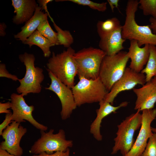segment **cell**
Wrapping results in <instances>:
<instances>
[{
    "label": "cell",
    "mask_w": 156,
    "mask_h": 156,
    "mask_svg": "<svg viewBox=\"0 0 156 156\" xmlns=\"http://www.w3.org/2000/svg\"><path fill=\"white\" fill-rule=\"evenodd\" d=\"M78 77L79 82L71 88L77 106L99 103L109 92L99 77L92 79Z\"/></svg>",
    "instance_id": "277c9868"
},
{
    "label": "cell",
    "mask_w": 156,
    "mask_h": 156,
    "mask_svg": "<svg viewBox=\"0 0 156 156\" xmlns=\"http://www.w3.org/2000/svg\"><path fill=\"white\" fill-rule=\"evenodd\" d=\"M128 54L131 62L129 67L133 71L140 73L148 62L150 55V45L146 44L141 48L138 42L134 40H130V45Z\"/></svg>",
    "instance_id": "2e32d148"
},
{
    "label": "cell",
    "mask_w": 156,
    "mask_h": 156,
    "mask_svg": "<svg viewBox=\"0 0 156 156\" xmlns=\"http://www.w3.org/2000/svg\"><path fill=\"white\" fill-rule=\"evenodd\" d=\"M48 74L51 83L45 89L53 92L58 97L62 106L61 118L66 120L70 117L77 107L72 89L62 83L51 72L48 71Z\"/></svg>",
    "instance_id": "9c48e42d"
},
{
    "label": "cell",
    "mask_w": 156,
    "mask_h": 156,
    "mask_svg": "<svg viewBox=\"0 0 156 156\" xmlns=\"http://www.w3.org/2000/svg\"><path fill=\"white\" fill-rule=\"evenodd\" d=\"M133 90L137 96L134 109L142 111L154 108L156 102V86L151 81L140 88Z\"/></svg>",
    "instance_id": "9a60e30c"
},
{
    "label": "cell",
    "mask_w": 156,
    "mask_h": 156,
    "mask_svg": "<svg viewBox=\"0 0 156 156\" xmlns=\"http://www.w3.org/2000/svg\"><path fill=\"white\" fill-rule=\"evenodd\" d=\"M139 5L137 0L127 1L125 20L122 27V37L126 40H136L140 47L147 44L156 46V35L153 33L149 25H139L135 21V13Z\"/></svg>",
    "instance_id": "6da1fadb"
},
{
    "label": "cell",
    "mask_w": 156,
    "mask_h": 156,
    "mask_svg": "<svg viewBox=\"0 0 156 156\" xmlns=\"http://www.w3.org/2000/svg\"><path fill=\"white\" fill-rule=\"evenodd\" d=\"M155 46L150 45V55L145 67L140 73L146 74V83L156 77V49Z\"/></svg>",
    "instance_id": "7402d4cb"
},
{
    "label": "cell",
    "mask_w": 156,
    "mask_h": 156,
    "mask_svg": "<svg viewBox=\"0 0 156 156\" xmlns=\"http://www.w3.org/2000/svg\"><path fill=\"white\" fill-rule=\"evenodd\" d=\"M141 128L134 143L124 156H141L146 146L148 140L153 134L151 124L156 117V108L142 111Z\"/></svg>",
    "instance_id": "4fadbf2b"
},
{
    "label": "cell",
    "mask_w": 156,
    "mask_h": 156,
    "mask_svg": "<svg viewBox=\"0 0 156 156\" xmlns=\"http://www.w3.org/2000/svg\"><path fill=\"white\" fill-rule=\"evenodd\" d=\"M27 131V129L20 123L12 121L3 131L1 136L4 140L0 143V149L16 156H22L23 150L20 143Z\"/></svg>",
    "instance_id": "30bf717a"
},
{
    "label": "cell",
    "mask_w": 156,
    "mask_h": 156,
    "mask_svg": "<svg viewBox=\"0 0 156 156\" xmlns=\"http://www.w3.org/2000/svg\"><path fill=\"white\" fill-rule=\"evenodd\" d=\"M41 7L38 5L33 16L21 28V30L14 35V38L23 43L37 29L40 24L47 19L48 14L42 11Z\"/></svg>",
    "instance_id": "d6986e66"
},
{
    "label": "cell",
    "mask_w": 156,
    "mask_h": 156,
    "mask_svg": "<svg viewBox=\"0 0 156 156\" xmlns=\"http://www.w3.org/2000/svg\"><path fill=\"white\" fill-rule=\"evenodd\" d=\"M151 81L156 86V77H153Z\"/></svg>",
    "instance_id": "8d00e7d4"
},
{
    "label": "cell",
    "mask_w": 156,
    "mask_h": 156,
    "mask_svg": "<svg viewBox=\"0 0 156 156\" xmlns=\"http://www.w3.org/2000/svg\"><path fill=\"white\" fill-rule=\"evenodd\" d=\"M37 30L44 36L48 39L55 45H59L57 34L51 28L48 19L42 21L38 27Z\"/></svg>",
    "instance_id": "603a6c76"
},
{
    "label": "cell",
    "mask_w": 156,
    "mask_h": 156,
    "mask_svg": "<svg viewBox=\"0 0 156 156\" xmlns=\"http://www.w3.org/2000/svg\"><path fill=\"white\" fill-rule=\"evenodd\" d=\"M129 59L128 52L124 51L113 55H106L103 59L99 77L109 92L123 75Z\"/></svg>",
    "instance_id": "52a82bcc"
},
{
    "label": "cell",
    "mask_w": 156,
    "mask_h": 156,
    "mask_svg": "<svg viewBox=\"0 0 156 156\" xmlns=\"http://www.w3.org/2000/svg\"><path fill=\"white\" fill-rule=\"evenodd\" d=\"M156 49V46L155 47Z\"/></svg>",
    "instance_id": "f35d334b"
},
{
    "label": "cell",
    "mask_w": 156,
    "mask_h": 156,
    "mask_svg": "<svg viewBox=\"0 0 156 156\" xmlns=\"http://www.w3.org/2000/svg\"><path fill=\"white\" fill-rule=\"evenodd\" d=\"M23 96L21 94L12 93L10 96L11 109L13 112L12 121L21 123L28 121L33 126L40 131H46L47 127L40 124L35 120L32 115L34 107L29 105L25 102Z\"/></svg>",
    "instance_id": "7c38bea8"
},
{
    "label": "cell",
    "mask_w": 156,
    "mask_h": 156,
    "mask_svg": "<svg viewBox=\"0 0 156 156\" xmlns=\"http://www.w3.org/2000/svg\"><path fill=\"white\" fill-rule=\"evenodd\" d=\"M28 45L30 48L33 45L38 47L42 50L44 57H49L51 54L50 48L55 44L42 36L36 30L23 43Z\"/></svg>",
    "instance_id": "ffe728a7"
},
{
    "label": "cell",
    "mask_w": 156,
    "mask_h": 156,
    "mask_svg": "<svg viewBox=\"0 0 156 156\" xmlns=\"http://www.w3.org/2000/svg\"><path fill=\"white\" fill-rule=\"evenodd\" d=\"M0 77H5L15 81L19 80L16 75H12L8 72L6 69L5 65L3 63L0 64Z\"/></svg>",
    "instance_id": "83f0119b"
},
{
    "label": "cell",
    "mask_w": 156,
    "mask_h": 156,
    "mask_svg": "<svg viewBox=\"0 0 156 156\" xmlns=\"http://www.w3.org/2000/svg\"><path fill=\"white\" fill-rule=\"evenodd\" d=\"M128 103L124 101L117 106H114L109 103L103 100L99 103V108L96 110V116L90 125V131L94 138L98 141L102 140L100 132V127L103 118L112 113H115L116 111L122 107L127 106Z\"/></svg>",
    "instance_id": "5bb4252c"
},
{
    "label": "cell",
    "mask_w": 156,
    "mask_h": 156,
    "mask_svg": "<svg viewBox=\"0 0 156 156\" xmlns=\"http://www.w3.org/2000/svg\"><path fill=\"white\" fill-rule=\"evenodd\" d=\"M122 27L120 20L116 17L108 19L104 21H99L96 25L97 31L100 39L121 28Z\"/></svg>",
    "instance_id": "44dd1931"
},
{
    "label": "cell",
    "mask_w": 156,
    "mask_h": 156,
    "mask_svg": "<svg viewBox=\"0 0 156 156\" xmlns=\"http://www.w3.org/2000/svg\"><path fill=\"white\" fill-rule=\"evenodd\" d=\"M51 20L57 31L59 45H63L67 48L70 47L74 42V38L70 32L68 30H62L55 24L52 18Z\"/></svg>",
    "instance_id": "cb8c5ba5"
},
{
    "label": "cell",
    "mask_w": 156,
    "mask_h": 156,
    "mask_svg": "<svg viewBox=\"0 0 156 156\" xmlns=\"http://www.w3.org/2000/svg\"><path fill=\"white\" fill-rule=\"evenodd\" d=\"M138 109L126 117L117 125L116 137L114 139V143L111 154L114 155L120 151L124 156L130 150L135 141L134 136L135 132L141 127L142 122V114Z\"/></svg>",
    "instance_id": "3957f363"
},
{
    "label": "cell",
    "mask_w": 156,
    "mask_h": 156,
    "mask_svg": "<svg viewBox=\"0 0 156 156\" xmlns=\"http://www.w3.org/2000/svg\"><path fill=\"white\" fill-rule=\"evenodd\" d=\"M149 21L150 23V24L149 25V27L153 33L156 35V18L151 16L149 19Z\"/></svg>",
    "instance_id": "d6a6232c"
},
{
    "label": "cell",
    "mask_w": 156,
    "mask_h": 156,
    "mask_svg": "<svg viewBox=\"0 0 156 156\" xmlns=\"http://www.w3.org/2000/svg\"><path fill=\"white\" fill-rule=\"evenodd\" d=\"M52 0H38L37 1L39 4V6L41 7L42 10H45L46 13H47L51 19L52 18L50 16L47 8V3Z\"/></svg>",
    "instance_id": "1f68e13d"
},
{
    "label": "cell",
    "mask_w": 156,
    "mask_h": 156,
    "mask_svg": "<svg viewBox=\"0 0 156 156\" xmlns=\"http://www.w3.org/2000/svg\"><path fill=\"white\" fill-rule=\"evenodd\" d=\"M19 58L25 66L26 72L24 77L18 80L20 85L16 88L17 92L23 96L30 93H40L42 90L41 83L44 79L43 70L35 66V58L33 54L25 52L19 55Z\"/></svg>",
    "instance_id": "5b68a950"
},
{
    "label": "cell",
    "mask_w": 156,
    "mask_h": 156,
    "mask_svg": "<svg viewBox=\"0 0 156 156\" xmlns=\"http://www.w3.org/2000/svg\"><path fill=\"white\" fill-rule=\"evenodd\" d=\"M6 25L4 23H1L0 24V36L3 37L5 36L6 32L5 31L6 28Z\"/></svg>",
    "instance_id": "e575fe53"
},
{
    "label": "cell",
    "mask_w": 156,
    "mask_h": 156,
    "mask_svg": "<svg viewBox=\"0 0 156 156\" xmlns=\"http://www.w3.org/2000/svg\"><path fill=\"white\" fill-rule=\"evenodd\" d=\"M56 1H70L80 5L88 6L92 9L101 12L105 11L107 9V2L97 3L89 0H64Z\"/></svg>",
    "instance_id": "484cf974"
},
{
    "label": "cell",
    "mask_w": 156,
    "mask_h": 156,
    "mask_svg": "<svg viewBox=\"0 0 156 156\" xmlns=\"http://www.w3.org/2000/svg\"><path fill=\"white\" fill-rule=\"evenodd\" d=\"M151 128L152 132L156 133V128L151 127Z\"/></svg>",
    "instance_id": "74e56055"
},
{
    "label": "cell",
    "mask_w": 156,
    "mask_h": 156,
    "mask_svg": "<svg viewBox=\"0 0 156 156\" xmlns=\"http://www.w3.org/2000/svg\"><path fill=\"white\" fill-rule=\"evenodd\" d=\"M40 131V137L31 146L30 153L38 155L45 152L52 154L57 151L65 152L73 146V142L66 139L65 132L60 129L58 132L54 133V130L50 129L48 132Z\"/></svg>",
    "instance_id": "ba28073f"
},
{
    "label": "cell",
    "mask_w": 156,
    "mask_h": 156,
    "mask_svg": "<svg viewBox=\"0 0 156 156\" xmlns=\"http://www.w3.org/2000/svg\"><path fill=\"white\" fill-rule=\"evenodd\" d=\"M0 156H16L11 154L6 151L0 149Z\"/></svg>",
    "instance_id": "d590c367"
},
{
    "label": "cell",
    "mask_w": 156,
    "mask_h": 156,
    "mask_svg": "<svg viewBox=\"0 0 156 156\" xmlns=\"http://www.w3.org/2000/svg\"><path fill=\"white\" fill-rule=\"evenodd\" d=\"M138 2V7L144 15H151L156 18V0H140Z\"/></svg>",
    "instance_id": "d4e9b609"
},
{
    "label": "cell",
    "mask_w": 156,
    "mask_h": 156,
    "mask_svg": "<svg viewBox=\"0 0 156 156\" xmlns=\"http://www.w3.org/2000/svg\"><path fill=\"white\" fill-rule=\"evenodd\" d=\"M121 31L122 28L100 39L99 47L106 55H114L124 49L123 44L126 40L122 37Z\"/></svg>",
    "instance_id": "ac0fdd59"
},
{
    "label": "cell",
    "mask_w": 156,
    "mask_h": 156,
    "mask_svg": "<svg viewBox=\"0 0 156 156\" xmlns=\"http://www.w3.org/2000/svg\"><path fill=\"white\" fill-rule=\"evenodd\" d=\"M106 53L100 49L90 47L75 52L74 58L77 67V75L88 79L99 77L100 66Z\"/></svg>",
    "instance_id": "8992f818"
},
{
    "label": "cell",
    "mask_w": 156,
    "mask_h": 156,
    "mask_svg": "<svg viewBox=\"0 0 156 156\" xmlns=\"http://www.w3.org/2000/svg\"><path fill=\"white\" fill-rule=\"evenodd\" d=\"M11 104L9 101L5 103H0V113H5L6 114L10 113L11 111L8 109L11 108Z\"/></svg>",
    "instance_id": "4dcf8cb0"
},
{
    "label": "cell",
    "mask_w": 156,
    "mask_h": 156,
    "mask_svg": "<svg viewBox=\"0 0 156 156\" xmlns=\"http://www.w3.org/2000/svg\"><path fill=\"white\" fill-rule=\"evenodd\" d=\"M75 50L71 47L60 53L53 52L46 64L48 71L69 88L75 85V78L77 75V67L74 58Z\"/></svg>",
    "instance_id": "7a4b0ae2"
},
{
    "label": "cell",
    "mask_w": 156,
    "mask_h": 156,
    "mask_svg": "<svg viewBox=\"0 0 156 156\" xmlns=\"http://www.w3.org/2000/svg\"><path fill=\"white\" fill-rule=\"evenodd\" d=\"M141 156H156V133H154L149 138Z\"/></svg>",
    "instance_id": "4316f807"
},
{
    "label": "cell",
    "mask_w": 156,
    "mask_h": 156,
    "mask_svg": "<svg viewBox=\"0 0 156 156\" xmlns=\"http://www.w3.org/2000/svg\"><path fill=\"white\" fill-rule=\"evenodd\" d=\"M12 113L10 112L6 114L5 119L0 125V135H1L3 131L12 121Z\"/></svg>",
    "instance_id": "f1b7e54d"
},
{
    "label": "cell",
    "mask_w": 156,
    "mask_h": 156,
    "mask_svg": "<svg viewBox=\"0 0 156 156\" xmlns=\"http://www.w3.org/2000/svg\"><path fill=\"white\" fill-rule=\"evenodd\" d=\"M146 83L144 74L136 72L129 67H126L122 76L114 84L103 100L113 105L115 98L120 92L133 89L138 84L142 86Z\"/></svg>",
    "instance_id": "8fae6325"
},
{
    "label": "cell",
    "mask_w": 156,
    "mask_h": 156,
    "mask_svg": "<svg viewBox=\"0 0 156 156\" xmlns=\"http://www.w3.org/2000/svg\"><path fill=\"white\" fill-rule=\"evenodd\" d=\"M12 5L16 15L12 18L16 25L26 23L33 16L38 5L35 0H12Z\"/></svg>",
    "instance_id": "e0dca14e"
},
{
    "label": "cell",
    "mask_w": 156,
    "mask_h": 156,
    "mask_svg": "<svg viewBox=\"0 0 156 156\" xmlns=\"http://www.w3.org/2000/svg\"><path fill=\"white\" fill-rule=\"evenodd\" d=\"M107 1L113 12H114V8H116L118 9V3L119 1V0H108Z\"/></svg>",
    "instance_id": "836d02e7"
},
{
    "label": "cell",
    "mask_w": 156,
    "mask_h": 156,
    "mask_svg": "<svg viewBox=\"0 0 156 156\" xmlns=\"http://www.w3.org/2000/svg\"><path fill=\"white\" fill-rule=\"evenodd\" d=\"M70 150L69 148L65 152L57 151L49 154L45 152H42L38 155H34L31 156H69Z\"/></svg>",
    "instance_id": "f546056e"
}]
</instances>
